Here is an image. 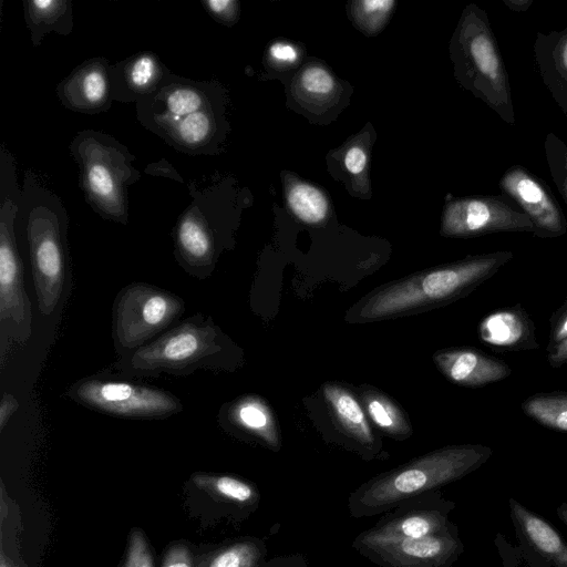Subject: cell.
Masks as SVG:
<instances>
[{
	"instance_id": "cell-20",
	"label": "cell",
	"mask_w": 567,
	"mask_h": 567,
	"mask_svg": "<svg viewBox=\"0 0 567 567\" xmlns=\"http://www.w3.org/2000/svg\"><path fill=\"white\" fill-rule=\"evenodd\" d=\"M358 393L368 417L385 435L406 440L413 434L405 411L386 393L369 384L358 388Z\"/></svg>"
},
{
	"instance_id": "cell-2",
	"label": "cell",
	"mask_w": 567,
	"mask_h": 567,
	"mask_svg": "<svg viewBox=\"0 0 567 567\" xmlns=\"http://www.w3.org/2000/svg\"><path fill=\"white\" fill-rule=\"evenodd\" d=\"M493 454L483 444H460L436 449L369 478L348 496L353 518L384 514L412 498L461 480L481 467Z\"/></svg>"
},
{
	"instance_id": "cell-42",
	"label": "cell",
	"mask_w": 567,
	"mask_h": 567,
	"mask_svg": "<svg viewBox=\"0 0 567 567\" xmlns=\"http://www.w3.org/2000/svg\"><path fill=\"white\" fill-rule=\"evenodd\" d=\"M557 516L567 527V491H566V497L557 506Z\"/></svg>"
},
{
	"instance_id": "cell-29",
	"label": "cell",
	"mask_w": 567,
	"mask_h": 567,
	"mask_svg": "<svg viewBox=\"0 0 567 567\" xmlns=\"http://www.w3.org/2000/svg\"><path fill=\"white\" fill-rule=\"evenodd\" d=\"M544 150L551 179L567 205V145L549 132L545 137Z\"/></svg>"
},
{
	"instance_id": "cell-32",
	"label": "cell",
	"mask_w": 567,
	"mask_h": 567,
	"mask_svg": "<svg viewBox=\"0 0 567 567\" xmlns=\"http://www.w3.org/2000/svg\"><path fill=\"white\" fill-rule=\"evenodd\" d=\"M122 567H154L150 546L141 529L134 528L131 530Z\"/></svg>"
},
{
	"instance_id": "cell-26",
	"label": "cell",
	"mask_w": 567,
	"mask_h": 567,
	"mask_svg": "<svg viewBox=\"0 0 567 567\" xmlns=\"http://www.w3.org/2000/svg\"><path fill=\"white\" fill-rule=\"evenodd\" d=\"M264 556L261 542L245 539L215 551L199 567H260Z\"/></svg>"
},
{
	"instance_id": "cell-18",
	"label": "cell",
	"mask_w": 567,
	"mask_h": 567,
	"mask_svg": "<svg viewBox=\"0 0 567 567\" xmlns=\"http://www.w3.org/2000/svg\"><path fill=\"white\" fill-rule=\"evenodd\" d=\"M322 390L326 404L339 429L363 450L374 453L378 449L377 440L358 396L338 382H326Z\"/></svg>"
},
{
	"instance_id": "cell-6",
	"label": "cell",
	"mask_w": 567,
	"mask_h": 567,
	"mask_svg": "<svg viewBox=\"0 0 567 567\" xmlns=\"http://www.w3.org/2000/svg\"><path fill=\"white\" fill-rule=\"evenodd\" d=\"M184 300L145 282H132L116 296L113 306V341L120 357L150 343L183 315Z\"/></svg>"
},
{
	"instance_id": "cell-17",
	"label": "cell",
	"mask_w": 567,
	"mask_h": 567,
	"mask_svg": "<svg viewBox=\"0 0 567 567\" xmlns=\"http://www.w3.org/2000/svg\"><path fill=\"white\" fill-rule=\"evenodd\" d=\"M223 421L269 449L281 446L280 432L270 405L256 394L237 398L223 410Z\"/></svg>"
},
{
	"instance_id": "cell-41",
	"label": "cell",
	"mask_w": 567,
	"mask_h": 567,
	"mask_svg": "<svg viewBox=\"0 0 567 567\" xmlns=\"http://www.w3.org/2000/svg\"><path fill=\"white\" fill-rule=\"evenodd\" d=\"M502 2L513 12H526L532 7L534 0H502Z\"/></svg>"
},
{
	"instance_id": "cell-21",
	"label": "cell",
	"mask_w": 567,
	"mask_h": 567,
	"mask_svg": "<svg viewBox=\"0 0 567 567\" xmlns=\"http://www.w3.org/2000/svg\"><path fill=\"white\" fill-rule=\"evenodd\" d=\"M84 182L89 194L102 210L114 217L123 214L120 184L109 164L101 161H86Z\"/></svg>"
},
{
	"instance_id": "cell-24",
	"label": "cell",
	"mask_w": 567,
	"mask_h": 567,
	"mask_svg": "<svg viewBox=\"0 0 567 567\" xmlns=\"http://www.w3.org/2000/svg\"><path fill=\"white\" fill-rule=\"evenodd\" d=\"M525 415L538 424L567 432V392H540L527 396L520 404Z\"/></svg>"
},
{
	"instance_id": "cell-35",
	"label": "cell",
	"mask_w": 567,
	"mask_h": 567,
	"mask_svg": "<svg viewBox=\"0 0 567 567\" xmlns=\"http://www.w3.org/2000/svg\"><path fill=\"white\" fill-rule=\"evenodd\" d=\"M207 10L224 22H231L237 17L238 3L231 0H210L206 1Z\"/></svg>"
},
{
	"instance_id": "cell-39",
	"label": "cell",
	"mask_w": 567,
	"mask_h": 567,
	"mask_svg": "<svg viewBox=\"0 0 567 567\" xmlns=\"http://www.w3.org/2000/svg\"><path fill=\"white\" fill-rule=\"evenodd\" d=\"M547 362L551 368L567 364V339L546 348Z\"/></svg>"
},
{
	"instance_id": "cell-28",
	"label": "cell",
	"mask_w": 567,
	"mask_h": 567,
	"mask_svg": "<svg viewBox=\"0 0 567 567\" xmlns=\"http://www.w3.org/2000/svg\"><path fill=\"white\" fill-rule=\"evenodd\" d=\"M391 0H362L351 3V13L358 27L368 34L378 33L385 24L393 7Z\"/></svg>"
},
{
	"instance_id": "cell-30",
	"label": "cell",
	"mask_w": 567,
	"mask_h": 567,
	"mask_svg": "<svg viewBox=\"0 0 567 567\" xmlns=\"http://www.w3.org/2000/svg\"><path fill=\"white\" fill-rule=\"evenodd\" d=\"M65 1H31L28 3L29 24L40 35L49 29L55 28L59 20L69 11Z\"/></svg>"
},
{
	"instance_id": "cell-36",
	"label": "cell",
	"mask_w": 567,
	"mask_h": 567,
	"mask_svg": "<svg viewBox=\"0 0 567 567\" xmlns=\"http://www.w3.org/2000/svg\"><path fill=\"white\" fill-rule=\"evenodd\" d=\"M163 567H193L189 549L182 544L172 546L165 554Z\"/></svg>"
},
{
	"instance_id": "cell-19",
	"label": "cell",
	"mask_w": 567,
	"mask_h": 567,
	"mask_svg": "<svg viewBox=\"0 0 567 567\" xmlns=\"http://www.w3.org/2000/svg\"><path fill=\"white\" fill-rule=\"evenodd\" d=\"M509 508L514 525L525 543L551 566L567 567V543L559 533L514 498H509Z\"/></svg>"
},
{
	"instance_id": "cell-33",
	"label": "cell",
	"mask_w": 567,
	"mask_h": 567,
	"mask_svg": "<svg viewBox=\"0 0 567 567\" xmlns=\"http://www.w3.org/2000/svg\"><path fill=\"white\" fill-rule=\"evenodd\" d=\"M549 340L547 347H551L567 339V296L561 306L553 312L549 319Z\"/></svg>"
},
{
	"instance_id": "cell-27",
	"label": "cell",
	"mask_w": 567,
	"mask_h": 567,
	"mask_svg": "<svg viewBox=\"0 0 567 567\" xmlns=\"http://www.w3.org/2000/svg\"><path fill=\"white\" fill-rule=\"evenodd\" d=\"M297 89L302 96L322 102L333 95L337 83L327 69L320 65H310L298 75Z\"/></svg>"
},
{
	"instance_id": "cell-43",
	"label": "cell",
	"mask_w": 567,
	"mask_h": 567,
	"mask_svg": "<svg viewBox=\"0 0 567 567\" xmlns=\"http://www.w3.org/2000/svg\"><path fill=\"white\" fill-rule=\"evenodd\" d=\"M0 567H17L13 566L9 560L6 559L4 555H1V564Z\"/></svg>"
},
{
	"instance_id": "cell-7",
	"label": "cell",
	"mask_w": 567,
	"mask_h": 567,
	"mask_svg": "<svg viewBox=\"0 0 567 567\" xmlns=\"http://www.w3.org/2000/svg\"><path fill=\"white\" fill-rule=\"evenodd\" d=\"M66 395L76 403L104 414L128 419H165L183 410L171 392L132 381L84 378Z\"/></svg>"
},
{
	"instance_id": "cell-25",
	"label": "cell",
	"mask_w": 567,
	"mask_h": 567,
	"mask_svg": "<svg viewBox=\"0 0 567 567\" xmlns=\"http://www.w3.org/2000/svg\"><path fill=\"white\" fill-rule=\"evenodd\" d=\"M287 203L295 216L309 225L322 223L329 212L324 194L305 182L298 181L287 187Z\"/></svg>"
},
{
	"instance_id": "cell-14",
	"label": "cell",
	"mask_w": 567,
	"mask_h": 567,
	"mask_svg": "<svg viewBox=\"0 0 567 567\" xmlns=\"http://www.w3.org/2000/svg\"><path fill=\"white\" fill-rule=\"evenodd\" d=\"M535 324L527 311L517 303L486 315L478 323L481 341L502 351L536 350Z\"/></svg>"
},
{
	"instance_id": "cell-38",
	"label": "cell",
	"mask_w": 567,
	"mask_h": 567,
	"mask_svg": "<svg viewBox=\"0 0 567 567\" xmlns=\"http://www.w3.org/2000/svg\"><path fill=\"white\" fill-rule=\"evenodd\" d=\"M19 409V402L11 393H3L0 401V431L2 432L8 421Z\"/></svg>"
},
{
	"instance_id": "cell-12",
	"label": "cell",
	"mask_w": 567,
	"mask_h": 567,
	"mask_svg": "<svg viewBox=\"0 0 567 567\" xmlns=\"http://www.w3.org/2000/svg\"><path fill=\"white\" fill-rule=\"evenodd\" d=\"M455 504L437 491L400 503L384 513L374 526L358 534L368 539L391 540L419 538L446 529Z\"/></svg>"
},
{
	"instance_id": "cell-4",
	"label": "cell",
	"mask_w": 567,
	"mask_h": 567,
	"mask_svg": "<svg viewBox=\"0 0 567 567\" xmlns=\"http://www.w3.org/2000/svg\"><path fill=\"white\" fill-rule=\"evenodd\" d=\"M455 75L508 125L516 124L508 73L486 12L468 4L451 44Z\"/></svg>"
},
{
	"instance_id": "cell-5",
	"label": "cell",
	"mask_w": 567,
	"mask_h": 567,
	"mask_svg": "<svg viewBox=\"0 0 567 567\" xmlns=\"http://www.w3.org/2000/svg\"><path fill=\"white\" fill-rule=\"evenodd\" d=\"M27 235L38 307L43 316H51L59 306L66 281L65 219L63 208L53 195H29Z\"/></svg>"
},
{
	"instance_id": "cell-34",
	"label": "cell",
	"mask_w": 567,
	"mask_h": 567,
	"mask_svg": "<svg viewBox=\"0 0 567 567\" xmlns=\"http://www.w3.org/2000/svg\"><path fill=\"white\" fill-rule=\"evenodd\" d=\"M368 155L363 147L353 145L344 154L343 164L346 169L352 175L361 174L367 166Z\"/></svg>"
},
{
	"instance_id": "cell-40",
	"label": "cell",
	"mask_w": 567,
	"mask_h": 567,
	"mask_svg": "<svg viewBox=\"0 0 567 567\" xmlns=\"http://www.w3.org/2000/svg\"><path fill=\"white\" fill-rule=\"evenodd\" d=\"M260 567H307V563L301 555H289L275 557Z\"/></svg>"
},
{
	"instance_id": "cell-1",
	"label": "cell",
	"mask_w": 567,
	"mask_h": 567,
	"mask_svg": "<svg viewBox=\"0 0 567 567\" xmlns=\"http://www.w3.org/2000/svg\"><path fill=\"white\" fill-rule=\"evenodd\" d=\"M513 258V251L497 250L417 271L371 291L348 310L346 320L381 321L445 306L466 297Z\"/></svg>"
},
{
	"instance_id": "cell-3",
	"label": "cell",
	"mask_w": 567,
	"mask_h": 567,
	"mask_svg": "<svg viewBox=\"0 0 567 567\" xmlns=\"http://www.w3.org/2000/svg\"><path fill=\"white\" fill-rule=\"evenodd\" d=\"M229 341L212 317L194 315L150 343L122 355L116 363L125 377L189 375L223 369Z\"/></svg>"
},
{
	"instance_id": "cell-16",
	"label": "cell",
	"mask_w": 567,
	"mask_h": 567,
	"mask_svg": "<svg viewBox=\"0 0 567 567\" xmlns=\"http://www.w3.org/2000/svg\"><path fill=\"white\" fill-rule=\"evenodd\" d=\"M533 53L543 83L567 117V25L559 31L537 32Z\"/></svg>"
},
{
	"instance_id": "cell-8",
	"label": "cell",
	"mask_w": 567,
	"mask_h": 567,
	"mask_svg": "<svg viewBox=\"0 0 567 567\" xmlns=\"http://www.w3.org/2000/svg\"><path fill=\"white\" fill-rule=\"evenodd\" d=\"M18 203L2 196L0 217V326L1 363L11 342L25 343L31 336L32 312L24 290L23 267L20 258L13 221Z\"/></svg>"
},
{
	"instance_id": "cell-23",
	"label": "cell",
	"mask_w": 567,
	"mask_h": 567,
	"mask_svg": "<svg viewBox=\"0 0 567 567\" xmlns=\"http://www.w3.org/2000/svg\"><path fill=\"white\" fill-rule=\"evenodd\" d=\"M65 87V95L70 96L73 106H101L109 96L106 71L101 65L90 64L76 72Z\"/></svg>"
},
{
	"instance_id": "cell-37",
	"label": "cell",
	"mask_w": 567,
	"mask_h": 567,
	"mask_svg": "<svg viewBox=\"0 0 567 567\" xmlns=\"http://www.w3.org/2000/svg\"><path fill=\"white\" fill-rule=\"evenodd\" d=\"M270 59L282 65L292 64L298 60V50L288 42H276L269 49Z\"/></svg>"
},
{
	"instance_id": "cell-10",
	"label": "cell",
	"mask_w": 567,
	"mask_h": 567,
	"mask_svg": "<svg viewBox=\"0 0 567 567\" xmlns=\"http://www.w3.org/2000/svg\"><path fill=\"white\" fill-rule=\"evenodd\" d=\"M352 548L380 567H451L464 550L453 523L419 538L379 540L357 535Z\"/></svg>"
},
{
	"instance_id": "cell-13",
	"label": "cell",
	"mask_w": 567,
	"mask_h": 567,
	"mask_svg": "<svg viewBox=\"0 0 567 567\" xmlns=\"http://www.w3.org/2000/svg\"><path fill=\"white\" fill-rule=\"evenodd\" d=\"M437 370L452 383L482 388L508 378L512 368L503 360L470 347H453L433 354Z\"/></svg>"
},
{
	"instance_id": "cell-31",
	"label": "cell",
	"mask_w": 567,
	"mask_h": 567,
	"mask_svg": "<svg viewBox=\"0 0 567 567\" xmlns=\"http://www.w3.org/2000/svg\"><path fill=\"white\" fill-rule=\"evenodd\" d=\"M158 81L159 66L152 55H140L127 65L126 82L132 90L145 93L151 91Z\"/></svg>"
},
{
	"instance_id": "cell-9",
	"label": "cell",
	"mask_w": 567,
	"mask_h": 567,
	"mask_svg": "<svg viewBox=\"0 0 567 567\" xmlns=\"http://www.w3.org/2000/svg\"><path fill=\"white\" fill-rule=\"evenodd\" d=\"M533 231L529 218L503 194L453 198L446 203L442 215L441 234L445 237Z\"/></svg>"
},
{
	"instance_id": "cell-15",
	"label": "cell",
	"mask_w": 567,
	"mask_h": 567,
	"mask_svg": "<svg viewBox=\"0 0 567 567\" xmlns=\"http://www.w3.org/2000/svg\"><path fill=\"white\" fill-rule=\"evenodd\" d=\"M176 252L184 269L200 279L208 277L214 268L217 251L213 230L194 210L178 223Z\"/></svg>"
},
{
	"instance_id": "cell-22",
	"label": "cell",
	"mask_w": 567,
	"mask_h": 567,
	"mask_svg": "<svg viewBox=\"0 0 567 567\" xmlns=\"http://www.w3.org/2000/svg\"><path fill=\"white\" fill-rule=\"evenodd\" d=\"M192 480L198 488L234 505L252 507L259 501L256 486L235 476L197 473Z\"/></svg>"
},
{
	"instance_id": "cell-11",
	"label": "cell",
	"mask_w": 567,
	"mask_h": 567,
	"mask_svg": "<svg viewBox=\"0 0 567 567\" xmlns=\"http://www.w3.org/2000/svg\"><path fill=\"white\" fill-rule=\"evenodd\" d=\"M501 194L509 198L532 221L533 235L546 239L567 233L561 207L546 182L523 165H512L498 181Z\"/></svg>"
}]
</instances>
